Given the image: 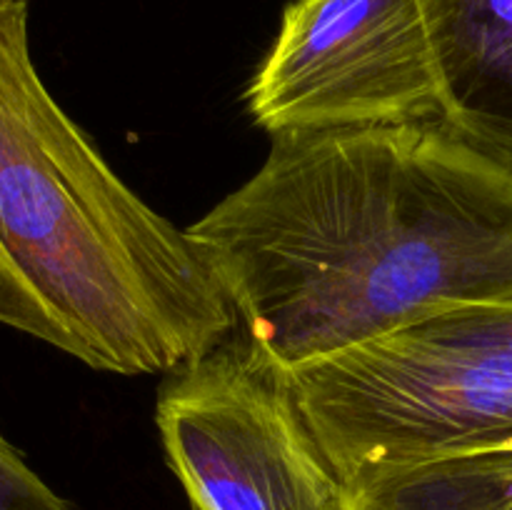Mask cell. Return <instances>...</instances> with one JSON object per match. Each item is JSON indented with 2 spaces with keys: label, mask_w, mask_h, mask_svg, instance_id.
Here are the masks:
<instances>
[{
  "label": "cell",
  "mask_w": 512,
  "mask_h": 510,
  "mask_svg": "<svg viewBox=\"0 0 512 510\" xmlns=\"http://www.w3.org/2000/svg\"><path fill=\"white\" fill-rule=\"evenodd\" d=\"M188 230L265 360H310L512 303V170L440 123L273 135Z\"/></svg>",
  "instance_id": "cell-1"
},
{
  "label": "cell",
  "mask_w": 512,
  "mask_h": 510,
  "mask_svg": "<svg viewBox=\"0 0 512 510\" xmlns=\"http://www.w3.org/2000/svg\"><path fill=\"white\" fill-rule=\"evenodd\" d=\"M0 325L115 375H170L240 330L188 230L43 83L28 0H0Z\"/></svg>",
  "instance_id": "cell-2"
},
{
  "label": "cell",
  "mask_w": 512,
  "mask_h": 510,
  "mask_svg": "<svg viewBox=\"0 0 512 510\" xmlns=\"http://www.w3.org/2000/svg\"><path fill=\"white\" fill-rule=\"evenodd\" d=\"M155 425L195 510H355L283 370L243 333L170 373Z\"/></svg>",
  "instance_id": "cell-3"
},
{
  "label": "cell",
  "mask_w": 512,
  "mask_h": 510,
  "mask_svg": "<svg viewBox=\"0 0 512 510\" xmlns=\"http://www.w3.org/2000/svg\"><path fill=\"white\" fill-rule=\"evenodd\" d=\"M443 0H293L245 90L270 135L443 125Z\"/></svg>",
  "instance_id": "cell-4"
},
{
  "label": "cell",
  "mask_w": 512,
  "mask_h": 510,
  "mask_svg": "<svg viewBox=\"0 0 512 510\" xmlns=\"http://www.w3.org/2000/svg\"><path fill=\"white\" fill-rule=\"evenodd\" d=\"M443 125L512 170V0H443Z\"/></svg>",
  "instance_id": "cell-5"
},
{
  "label": "cell",
  "mask_w": 512,
  "mask_h": 510,
  "mask_svg": "<svg viewBox=\"0 0 512 510\" xmlns=\"http://www.w3.org/2000/svg\"><path fill=\"white\" fill-rule=\"evenodd\" d=\"M350 490L355 510H512V448L385 470Z\"/></svg>",
  "instance_id": "cell-6"
},
{
  "label": "cell",
  "mask_w": 512,
  "mask_h": 510,
  "mask_svg": "<svg viewBox=\"0 0 512 510\" xmlns=\"http://www.w3.org/2000/svg\"><path fill=\"white\" fill-rule=\"evenodd\" d=\"M0 510H78L55 493L33 468L23 450L0 433Z\"/></svg>",
  "instance_id": "cell-7"
}]
</instances>
